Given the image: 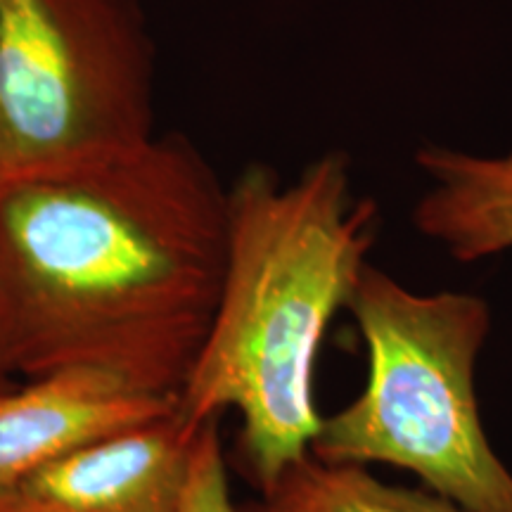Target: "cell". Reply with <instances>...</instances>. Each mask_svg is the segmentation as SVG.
I'll return each mask as SVG.
<instances>
[{
    "label": "cell",
    "mask_w": 512,
    "mask_h": 512,
    "mask_svg": "<svg viewBox=\"0 0 512 512\" xmlns=\"http://www.w3.org/2000/svg\"><path fill=\"white\" fill-rule=\"evenodd\" d=\"M228 188L181 133L0 178V344L15 377L95 368L178 396L219 306Z\"/></svg>",
    "instance_id": "cell-1"
},
{
    "label": "cell",
    "mask_w": 512,
    "mask_h": 512,
    "mask_svg": "<svg viewBox=\"0 0 512 512\" xmlns=\"http://www.w3.org/2000/svg\"><path fill=\"white\" fill-rule=\"evenodd\" d=\"M228 259L200 356L178 392L190 427L240 415V458L261 491L311 453L320 430L313 377L330 323L347 309L380 228L332 150L294 181L247 166L228 188Z\"/></svg>",
    "instance_id": "cell-2"
},
{
    "label": "cell",
    "mask_w": 512,
    "mask_h": 512,
    "mask_svg": "<svg viewBox=\"0 0 512 512\" xmlns=\"http://www.w3.org/2000/svg\"><path fill=\"white\" fill-rule=\"evenodd\" d=\"M347 311L366 342L368 380L323 418L311 456L401 467L467 512H512V472L489 444L477 396L489 302L415 292L368 261Z\"/></svg>",
    "instance_id": "cell-3"
},
{
    "label": "cell",
    "mask_w": 512,
    "mask_h": 512,
    "mask_svg": "<svg viewBox=\"0 0 512 512\" xmlns=\"http://www.w3.org/2000/svg\"><path fill=\"white\" fill-rule=\"evenodd\" d=\"M155 136V46L138 0H0V178Z\"/></svg>",
    "instance_id": "cell-4"
},
{
    "label": "cell",
    "mask_w": 512,
    "mask_h": 512,
    "mask_svg": "<svg viewBox=\"0 0 512 512\" xmlns=\"http://www.w3.org/2000/svg\"><path fill=\"white\" fill-rule=\"evenodd\" d=\"M200 430L174 406L76 448L10 489L27 512H176Z\"/></svg>",
    "instance_id": "cell-5"
},
{
    "label": "cell",
    "mask_w": 512,
    "mask_h": 512,
    "mask_svg": "<svg viewBox=\"0 0 512 512\" xmlns=\"http://www.w3.org/2000/svg\"><path fill=\"white\" fill-rule=\"evenodd\" d=\"M178 396H159L95 368L41 375L0 394V489L102 437L155 420Z\"/></svg>",
    "instance_id": "cell-6"
},
{
    "label": "cell",
    "mask_w": 512,
    "mask_h": 512,
    "mask_svg": "<svg viewBox=\"0 0 512 512\" xmlns=\"http://www.w3.org/2000/svg\"><path fill=\"white\" fill-rule=\"evenodd\" d=\"M415 166L427 190L413 207V226L460 264L512 249V157L475 155L422 145Z\"/></svg>",
    "instance_id": "cell-7"
},
{
    "label": "cell",
    "mask_w": 512,
    "mask_h": 512,
    "mask_svg": "<svg viewBox=\"0 0 512 512\" xmlns=\"http://www.w3.org/2000/svg\"><path fill=\"white\" fill-rule=\"evenodd\" d=\"M252 512H467L430 489L384 484L366 465L306 458L280 475Z\"/></svg>",
    "instance_id": "cell-8"
},
{
    "label": "cell",
    "mask_w": 512,
    "mask_h": 512,
    "mask_svg": "<svg viewBox=\"0 0 512 512\" xmlns=\"http://www.w3.org/2000/svg\"><path fill=\"white\" fill-rule=\"evenodd\" d=\"M176 512H240L230 496L219 420H209L197 434L188 482H185Z\"/></svg>",
    "instance_id": "cell-9"
},
{
    "label": "cell",
    "mask_w": 512,
    "mask_h": 512,
    "mask_svg": "<svg viewBox=\"0 0 512 512\" xmlns=\"http://www.w3.org/2000/svg\"><path fill=\"white\" fill-rule=\"evenodd\" d=\"M0 512H27L12 489H0Z\"/></svg>",
    "instance_id": "cell-10"
},
{
    "label": "cell",
    "mask_w": 512,
    "mask_h": 512,
    "mask_svg": "<svg viewBox=\"0 0 512 512\" xmlns=\"http://www.w3.org/2000/svg\"><path fill=\"white\" fill-rule=\"evenodd\" d=\"M12 370L8 366V361H5V354H3V344H0V394L8 392L12 389Z\"/></svg>",
    "instance_id": "cell-11"
},
{
    "label": "cell",
    "mask_w": 512,
    "mask_h": 512,
    "mask_svg": "<svg viewBox=\"0 0 512 512\" xmlns=\"http://www.w3.org/2000/svg\"><path fill=\"white\" fill-rule=\"evenodd\" d=\"M508 155H510V157H512V150H510V152H508Z\"/></svg>",
    "instance_id": "cell-12"
}]
</instances>
